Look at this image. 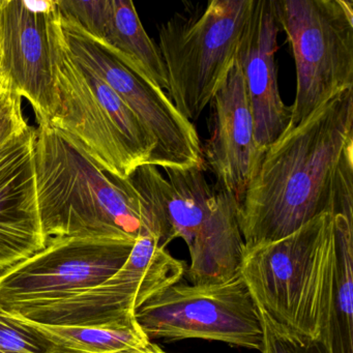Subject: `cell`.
<instances>
[{
    "label": "cell",
    "mask_w": 353,
    "mask_h": 353,
    "mask_svg": "<svg viewBox=\"0 0 353 353\" xmlns=\"http://www.w3.org/2000/svg\"><path fill=\"white\" fill-rule=\"evenodd\" d=\"M61 349L0 309V353H54Z\"/></svg>",
    "instance_id": "cell-19"
},
{
    "label": "cell",
    "mask_w": 353,
    "mask_h": 353,
    "mask_svg": "<svg viewBox=\"0 0 353 353\" xmlns=\"http://www.w3.org/2000/svg\"><path fill=\"white\" fill-rule=\"evenodd\" d=\"M210 106V138L202 148L204 165L214 173L216 187L241 202L265 152L255 140L247 88L237 61Z\"/></svg>",
    "instance_id": "cell-13"
},
{
    "label": "cell",
    "mask_w": 353,
    "mask_h": 353,
    "mask_svg": "<svg viewBox=\"0 0 353 353\" xmlns=\"http://www.w3.org/2000/svg\"><path fill=\"white\" fill-rule=\"evenodd\" d=\"M103 3L90 34L68 30L92 41L136 75L168 92L160 49L144 30L134 3L131 0H104Z\"/></svg>",
    "instance_id": "cell-16"
},
{
    "label": "cell",
    "mask_w": 353,
    "mask_h": 353,
    "mask_svg": "<svg viewBox=\"0 0 353 353\" xmlns=\"http://www.w3.org/2000/svg\"><path fill=\"white\" fill-rule=\"evenodd\" d=\"M279 26L274 0H254L237 51L258 146L265 152L288 128L291 109L281 98L276 77Z\"/></svg>",
    "instance_id": "cell-14"
},
{
    "label": "cell",
    "mask_w": 353,
    "mask_h": 353,
    "mask_svg": "<svg viewBox=\"0 0 353 353\" xmlns=\"http://www.w3.org/2000/svg\"><path fill=\"white\" fill-rule=\"evenodd\" d=\"M34 129L37 197L47 239L157 237L152 214L129 179L101 169L49 123Z\"/></svg>",
    "instance_id": "cell-2"
},
{
    "label": "cell",
    "mask_w": 353,
    "mask_h": 353,
    "mask_svg": "<svg viewBox=\"0 0 353 353\" xmlns=\"http://www.w3.org/2000/svg\"><path fill=\"white\" fill-rule=\"evenodd\" d=\"M261 317L263 342L261 353H328L320 341L291 334Z\"/></svg>",
    "instance_id": "cell-20"
},
{
    "label": "cell",
    "mask_w": 353,
    "mask_h": 353,
    "mask_svg": "<svg viewBox=\"0 0 353 353\" xmlns=\"http://www.w3.org/2000/svg\"><path fill=\"white\" fill-rule=\"evenodd\" d=\"M204 169L139 167L131 176L152 214L159 247L173 239L187 243L191 264L185 270L192 284H212L239 272L245 245L239 227V202L208 183Z\"/></svg>",
    "instance_id": "cell-3"
},
{
    "label": "cell",
    "mask_w": 353,
    "mask_h": 353,
    "mask_svg": "<svg viewBox=\"0 0 353 353\" xmlns=\"http://www.w3.org/2000/svg\"><path fill=\"white\" fill-rule=\"evenodd\" d=\"M135 241L114 237L48 239L44 249L0 272V309L14 313L96 286L123 265Z\"/></svg>",
    "instance_id": "cell-10"
},
{
    "label": "cell",
    "mask_w": 353,
    "mask_h": 353,
    "mask_svg": "<svg viewBox=\"0 0 353 353\" xmlns=\"http://www.w3.org/2000/svg\"><path fill=\"white\" fill-rule=\"evenodd\" d=\"M254 0H210L189 14H175L159 28V49L168 96L183 117L199 119L236 63Z\"/></svg>",
    "instance_id": "cell-6"
},
{
    "label": "cell",
    "mask_w": 353,
    "mask_h": 353,
    "mask_svg": "<svg viewBox=\"0 0 353 353\" xmlns=\"http://www.w3.org/2000/svg\"><path fill=\"white\" fill-rule=\"evenodd\" d=\"M336 237L332 313L320 342L328 353H353V214L334 216Z\"/></svg>",
    "instance_id": "cell-17"
},
{
    "label": "cell",
    "mask_w": 353,
    "mask_h": 353,
    "mask_svg": "<svg viewBox=\"0 0 353 353\" xmlns=\"http://www.w3.org/2000/svg\"><path fill=\"white\" fill-rule=\"evenodd\" d=\"M54 353H80V352H76V351H72L69 350V349L63 348L61 349V350L57 351V352Z\"/></svg>",
    "instance_id": "cell-23"
},
{
    "label": "cell",
    "mask_w": 353,
    "mask_h": 353,
    "mask_svg": "<svg viewBox=\"0 0 353 353\" xmlns=\"http://www.w3.org/2000/svg\"><path fill=\"white\" fill-rule=\"evenodd\" d=\"M8 314L14 319L28 324L57 347L76 352L112 353L130 347L145 344L150 341L138 322L132 325L111 327L55 326L34 323L15 314Z\"/></svg>",
    "instance_id": "cell-18"
},
{
    "label": "cell",
    "mask_w": 353,
    "mask_h": 353,
    "mask_svg": "<svg viewBox=\"0 0 353 353\" xmlns=\"http://www.w3.org/2000/svg\"><path fill=\"white\" fill-rule=\"evenodd\" d=\"M150 341L202 339L261 351V317L241 272L212 284H176L135 312Z\"/></svg>",
    "instance_id": "cell-8"
},
{
    "label": "cell",
    "mask_w": 353,
    "mask_h": 353,
    "mask_svg": "<svg viewBox=\"0 0 353 353\" xmlns=\"http://www.w3.org/2000/svg\"><path fill=\"white\" fill-rule=\"evenodd\" d=\"M323 214H353V90L266 148L239 202L245 250L284 239Z\"/></svg>",
    "instance_id": "cell-1"
},
{
    "label": "cell",
    "mask_w": 353,
    "mask_h": 353,
    "mask_svg": "<svg viewBox=\"0 0 353 353\" xmlns=\"http://www.w3.org/2000/svg\"><path fill=\"white\" fill-rule=\"evenodd\" d=\"M34 128L0 150V272L44 249L34 172Z\"/></svg>",
    "instance_id": "cell-15"
},
{
    "label": "cell",
    "mask_w": 353,
    "mask_h": 353,
    "mask_svg": "<svg viewBox=\"0 0 353 353\" xmlns=\"http://www.w3.org/2000/svg\"><path fill=\"white\" fill-rule=\"evenodd\" d=\"M336 261L334 216L323 214L284 239L245 250L239 272L260 316L319 341L332 313Z\"/></svg>",
    "instance_id": "cell-4"
},
{
    "label": "cell",
    "mask_w": 353,
    "mask_h": 353,
    "mask_svg": "<svg viewBox=\"0 0 353 353\" xmlns=\"http://www.w3.org/2000/svg\"><path fill=\"white\" fill-rule=\"evenodd\" d=\"M296 68V94L287 130L320 106L353 90V3L274 0Z\"/></svg>",
    "instance_id": "cell-7"
},
{
    "label": "cell",
    "mask_w": 353,
    "mask_h": 353,
    "mask_svg": "<svg viewBox=\"0 0 353 353\" xmlns=\"http://www.w3.org/2000/svg\"><path fill=\"white\" fill-rule=\"evenodd\" d=\"M112 353H172L164 350L162 347L154 344L152 341H148L145 344L138 345V346L130 347Z\"/></svg>",
    "instance_id": "cell-22"
},
{
    "label": "cell",
    "mask_w": 353,
    "mask_h": 353,
    "mask_svg": "<svg viewBox=\"0 0 353 353\" xmlns=\"http://www.w3.org/2000/svg\"><path fill=\"white\" fill-rule=\"evenodd\" d=\"M57 105L49 123L101 169L129 179L150 165L156 142L133 110L68 48L61 21L54 46Z\"/></svg>",
    "instance_id": "cell-5"
},
{
    "label": "cell",
    "mask_w": 353,
    "mask_h": 353,
    "mask_svg": "<svg viewBox=\"0 0 353 353\" xmlns=\"http://www.w3.org/2000/svg\"><path fill=\"white\" fill-rule=\"evenodd\" d=\"M57 1L0 0V77L49 123L57 105L54 80Z\"/></svg>",
    "instance_id": "cell-12"
},
{
    "label": "cell",
    "mask_w": 353,
    "mask_h": 353,
    "mask_svg": "<svg viewBox=\"0 0 353 353\" xmlns=\"http://www.w3.org/2000/svg\"><path fill=\"white\" fill-rule=\"evenodd\" d=\"M21 99L0 77V150L30 128L23 115Z\"/></svg>",
    "instance_id": "cell-21"
},
{
    "label": "cell",
    "mask_w": 353,
    "mask_h": 353,
    "mask_svg": "<svg viewBox=\"0 0 353 353\" xmlns=\"http://www.w3.org/2000/svg\"><path fill=\"white\" fill-rule=\"evenodd\" d=\"M63 28L72 57L94 71L139 117L156 142L157 168L205 169L195 125L177 110L166 92L136 75L112 55L73 30Z\"/></svg>",
    "instance_id": "cell-11"
},
{
    "label": "cell",
    "mask_w": 353,
    "mask_h": 353,
    "mask_svg": "<svg viewBox=\"0 0 353 353\" xmlns=\"http://www.w3.org/2000/svg\"><path fill=\"white\" fill-rule=\"evenodd\" d=\"M185 274V263L159 247L156 237L146 235L135 241L127 261L104 282L61 301L11 314L46 325H132L138 322L136 310L179 283Z\"/></svg>",
    "instance_id": "cell-9"
}]
</instances>
